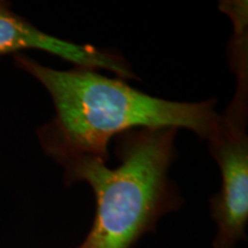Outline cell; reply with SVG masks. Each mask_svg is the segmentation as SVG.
<instances>
[{
  "label": "cell",
  "mask_w": 248,
  "mask_h": 248,
  "mask_svg": "<svg viewBox=\"0 0 248 248\" xmlns=\"http://www.w3.org/2000/svg\"><path fill=\"white\" fill-rule=\"evenodd\" d=\"M15 62L45 86L54 102L57 115L40 129V141L58 142L105 162L110 139L130 130L184 128L209 141L221 125L215 99L169 101L88 68L55 70L20 53Z\"/></svg>",
  "instance_id": "1"
},
{
  "label": "cell",
  "mask_w": 248,
  "mask_h": 248,
  "mask_svg": "<svg viewBox=\"0 0 248 248\" xmlns=\"http://www.w3.org/2000/svg\"><path fill=\"white\" fill-rule=\"evenodd\" d=\"M176 128L135 129L117 136L121 163L110 169L98 157L53 141H40L64 169L67 184L86 182L95 197V217L77 248H130L164 214L181 206L169 178L176 156Z\"/></svg>",
  "instance_id": "2"
},
{
  "label": "cell",
  "mask_w": 248,
  "mask_h": 248,
  "mask_svg": "<svg viewBox=\"0 0 248 248\" xmlns=\"http://www.w3.org/2000/svg\"><path fill=\"white\" fill-rule=\"evenodd\" d=\"M246 59L234 62L238 88L233 100L222 116L215 137L209 140L210 153L221 168V191L210 200L217 225L214 247L234 248L246 234L248 221V139Z\"/></svg>",
  "instance_id": "3"
},
{
  "label": "cell",
  "mask_w": 248,
  "mask_h": 248,
  "mask_svg": "<svg viewBox=\"0 0 248 248\" xmlns=\"http://www.w3.org/2000/svg\"><path fill=\"white\" fill-rule=\"evenodd\" d=\"M23 49H40L69 61L79 68L107 69L120 78L137 79L125 59L92 45H80L39 30L0 2V55Z\"/></svg>",
  "instance_id": "4"
}]
</instances>
